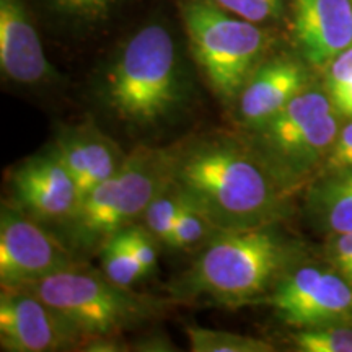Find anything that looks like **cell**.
<instances>
[{
	"mask_svg": "<svg viewBox=\"0 0 352 352\" xmlns=\"http://www.w3.org/2000/svg\"><path fill=\"white\" fill-rule=\"evenodd\" d=\"M171 183L219 232L274 226L290 191L252 144L232 138L175 148Z\"/></svg>",
	"mask_w": 352,
	"mask_h": 352,
	"instance_id": "6da1fadb",
	"label": "cell"
},
{
	"mask_svg": "<svg viewBox=\"0 0 352 352\" xmlns=\"http://www.w3.org/2000/svg\"><path fill=\"white\" fill-rule=\"evenodd\" d=\"M292 250L270 227L217 232L191 266L171 284L176 298H206L219 305L261 303L290 267Z\"/></svg>",
	"mask_w": 352,
	"mask_h": 352,
	"instance_id": "7a4b0ae2",
	"label": "cell"
},
{
	"mask_svg": "<svg viewBox=\"0 0 352 352\" xmlns=\"http://www.w3.org/2000/svg\"><path fill=\"white\" fill-rule=\"evenodd\" d=\"M104 101L120 120L151 127L175 113L183 100L178 47L165 25L148 23L127 39L103 83Z\"/></svg>",
	"mask_w": 352,
	"mask_h": 352,
	"instance_id": "3957f363",
	"label": "cell"
},
{
	"mask_svg": "<svg viewBox=\"0 0 352 352\" xmlns=\"http://www.w3.org/2000/svg\"><path fill=\"white\" fill-rule=\"evenodd\" d=\"M173 151L139 145L107 182L78 202L63 223L64 241L76 254L98 253L114 235L142 220L148 204L171 183Z\"/></svg>",
	"mask_w": 352,
	"mask_h": 352,
	"instance_id": "277c9868",
	"label": "cell"
},
{
	"mask_svg": "<svg viewBox=\"0 0 352 352\" xmlns=\"http://www.w3.org/2000/svg\"><path fill=\"white\" fill-rule=\"evenodd\" d=\"M179 12L192 57L212 91L223 103H236L246 82L266 59L270 33L210 0H182Z\"/></svg>",
	"mask_w": 352,
	"mask_h": 352,
	"instance_id": "5b68a950",
	"label": "cell"
},
{
	"mask_svg": "<svg viewBox=\"0 0 352 352\" xmlns=\"http://www.w3.org/2000/svg\"><path fill=\"white\" fill-rule=\"evenodd\" d=\"M341 116L324 87L308 85L270 122L250 132V144L284 186L292 189L324 164Z\"/></svg>",
	"mask_w": 352,
	"mask_h": 352,
	"instance_id": "8992f818",
	"label": "cell"
},
{
	"mask_svg": "<svg viewBox=\"0 0 352 352\" xmlns=\"http://www.w3.org/2000/svg\"><path fill=\"white\" fill-rule=\"evenodd\" d=\"M56 308L83 338L114 336L139 327L162 308V302L120 287L103 272L77 266L21 285Z\"/></svg>",
	"mask_w": 352,
	"mask_h": 352,
	"instance_id": "52a82bcc",
	"label": "cell"
},
{
	"mask_svg": "<svg viewBox=\"0 0 352 352\" xmlns=\"http://www.w3.org/2000/svg\"><path fill=\"white\" fill-rule=\"evenodd\" d=\"M261 303L297 329L352 323V284L333 267H289Z\"/></svg>",
	"mask_w": 352,
	"mask_h": 352,
	"instance_id": "ba28073f",
	"label": "cell"
},
{
	"mask_svg": "<svg viewBox=\"0 0 352 352\" xmlns=\"http://www.w3.org/2000/svg\"><path fill=\"white\" fill-rule=\"evenodd\" d=\"M46 223L15 206L0 212V283L2 287H21L54 272L77 266L76 253L59 240Z\"/></svg>",
	"mask_w": 352,
	"mask_h": 352,
	"instance_id": "9c48e42d",
	"label": "cell"
},
{
	"mask_svg": "<svg viewBox=\"0 0 352 352\" xmlns=\"http://www.w3.org/2000/svg\"><path fill=\"white\" fill-rule=\"evenodd\" d=\"M85 340L56 308L33 292L2 287L0 346L7 352H57L74 349Z\"/></svg>",
	"mask_w": 352,
	"mask_h": 352,
	"instance_id": "30bf717a",
	"label": "cell"
},
{
	"mask_svg": "<svg viewBox=\"0 0 352 352\" xmlns=\"http://www.w3.org/2000/svg\"><path fill=\"white\" fill-rule=\"evenodd\" d=\"M15 208L43 223H63L76 212L80 192L63 158L54 148L38 153L16 166L12 173Z\"/></svg>",
	"mask_w": 352,
	"mask_h": 352,
	"instance_id": "8fae6325",
	"label": "cell"
},
{
	"mask_svg": "<svg viewBox=\"0 0 352 352\" xmlns=\"http://www.w3.org/2000/svg\"><path fill=\"white\" fill-rule=\"evenodd\" d=\"M307 63L289 56L264 59L236 100L239 118L250 132L270 122L310 85Z\"/></svg>",
	"mask_w": 352,
	"mask_h": 352,
	"instance_id": "7c38bea8",
	"label": "cell"
},
{
	"mask_svg": "<svg viewBox=\"0 0 352 352\" xmlns=\"http://www.w3.org/2000/svg\"><path fill=\"white\" fill-rule=\"evenodd\" d=\"M294 34L302 59L324 69L352 46V0H292Z\"/></svg>",
	"mask_w": 352,
	"mask_h": 352,
	"instance_id": "4fadbf2b",
	"label": "cell"
},
{
	"mask_svg": "<svg viewBox=\"0 0 352 352\" xmlns=\"http://www.w3.org/2000/svg\"><path fill=\"white\" fill-rule=\"evenodd\" d=\"M0 70L19 85H38L56 77L23 0H0Z\"/></svg>",
	"mask_w": 352,
	"mask_h": 352,
	"instance_id": "5bb4252c",
	"label": "cell"
},
{
	"mask_svg": "<svg viewBox=\"0 0 352 352\" xmlns=\"http://www.w3.org/2000/svg\"><path fill=\"white\" fill-rule=\"evenodd\" d=\"M52 148L59 153L76 179L80 199L116 173L127 155L120 145L94 124L64 131Z\"/></svg>",
	"mask_w": 352,
	"mask_h": 352,
	"instance_id": "9a60e30c",
	"label": "cell"
},
{
	"mask_svg": "<svg viewBox=\"0 0 352 352\" xmlns=\"http://www.w3.org/2000/svg\"><path fill=\"white\" fill-rule=\"evenodd\" d=\"M308 215L328 235L352 232V170L329 171L310 188Z\"/></svg>",
	"mask_w": 352,
	"mask_h": 352,
	"instance_id": "2e32d148",
	"label": "cell"
},
{
	"mask_svg": "<svg viewBox=\"0 0 352 352\" xmlns=\"http://www.w3.org/2000/svg\"><path fill=\"white\" fill-rule=\"evenodd\" d=\"M186 336L192 352H271V342L259 338L206 327H188Z\"/></svg>",
	"mask_w": 352,
	"mask_h": 352,
	"instance_id": "e0dca14e",
	"label": "cell"
},
{
	"mask_svg": "<svg viewBox=\"0 0 352 352\" xmlns=\"http://www.w3.org/2000/svg\"><path fill=\"white\" fill-rule=\"evenodd\" d=\"M101 272L120 287L132 289L144 277L142 267L134 256L122 232L109 239L98 252Z\"/></svg>",
	"mask_w": 352,
	"mask_h": 352,
	"instance_id": "ac0fdd59",
	"label": "cell"
},
{
	"mask_svg": "<svg viewBox=\"0 0 352 352\" xmlns=\"http://www.w3.org/2000/svg\"><path fill=\"white\" fill-rule=\"evenodd\" d=\"M292 346L300 352H352V323L300 328L292 334Z\"/></svg>",
	"mask_w": 352,
	"mask_h": 352,
	"instance_id": "d6986e66",
	"label": "cell"
},
{
	"mask_svg": "<svg viewBox=\"0 0 352 352\" xmlns=\"http://www.w3.org/2000/svg\"><path fill=\"white\" fill-rule=\"evenodd\" d=\"M183 204V195L176 189L173 183H170L164 191H160L155 197H153V201L148 204V208L145 209L140 222L152 232V235L155 236L160 243L166 245L168 243L171 232H173L175 220L178 217Z\"/></svg>",
	"mask_w": 352,
	"mask_h": 352,
	"instance_id": "ffe728a7",
	"label": "cell"
},
{
	"mask_svg": "<svg viewBox=\"0 0 352 352\" xmlns=\"http://www.w3.org/2000/svg\"><path fill=\"white\" fill-rule=\"evenodd\" d=\"M219 230L214 227V223L196 206L184 199V204L175 220L173 232H171L166 246L188 250L192 248V246L204 245Z\"/></svg>",
	"mask_w": 352,
	"mask_h": 352,
	"instance_id": "44dd1931",
	"label": "cell"
},
{
	"mask_svg": "<svg viewBox=\"0 0 352 352\" xmlns=\"http://www.w3.org/2000/svg\"><path fill=\"white\" fill-rule=\"evenodd\" d=\"M323 72V87L334 108L349 120L352 118V46L334 57Z\"/></svg>",
	"mask_w": 352,
	"mask_h": 352,
	"instance_id": "7402d4cb",
	"label": "cell"
},
{
	"mask_svg": "<svg viewBox=\"0 0 352 352\" xmlns=\"http://www.w3.org/2000/svg\"><path fill=\"white\" fill-rule=\"evenodd\" d=\"M59 15L80 23L107 20L121 0H44Z\"/></svg>",
	"mask_w": 352,
	"mask_h": 352,
	"instance_id": "603a6c76",
	"label": "cell"
},
{
	"mask_svg": "<svg viewBox=\"0 0 352 352\" xmlns=\"http://www.w3.org/2000/svg\"><path fill=\"white\" fill-rule=\"evenodd\" d=\"M232 15L264 25L279 20L284 13V0H210Z\"/></svg>",
	"mask_w": 352,
	"mask_h": 352,
	"instance_id": "cb8c5ba5",
	"label": "cell"
},
{
	"mask_svg": "<svg viewBox=\"0 0 352 352\" xmlns=\"http://www.w3.org/2000/svg\"><path fill=\"white\" fill-rule=\"evenodd\" d=\"M122 235H124L134 256L138 258L144 276H148L151 272L155 271L158 261V243L160 241L152 235V232L144 223H134V226L124 228Z\"/></svg>",
	"mask_w": 352,
	"mask_h": 352,
	"instance_id": "d4e9b609",
	"label": "cell"
},
{
	"mask_svg": "<svg viewBox=\"0 0 352 352\" xmlns=\"http://www.w3.org/2000/svg\"><path fill=\"white\" fill-rule=\"evenodd\" d=\"M323 168L327 173L352 170V118L341 124Z\"/></svg>",
	"mask_w": 352,
	"mask_h": 352,
	"instance_id": "484cf974",
	"label": "cell"
},
{
	"mask_svg": "<svg viewBox=\"0 0 352 352\" xmlns=\"http://www.w3.org/2000/svg\"><path fill=\"white\" fill-rule=\"evenodd\" d=\"M328 259L333 270L352 284V232L329 235Z\"/></svg>",
	"mask_w": 352,
	"mask_h": 352,
	"instance_id": "4316f807",
	"label": "cell"
}]
</instances>
